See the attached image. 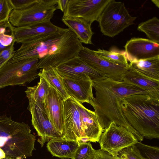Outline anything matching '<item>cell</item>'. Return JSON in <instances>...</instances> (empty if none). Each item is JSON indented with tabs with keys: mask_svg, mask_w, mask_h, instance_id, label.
Wrapping results in <instances>:
<instances>
[{
	"mask_svg": "<svg viewBox=\"0 0 159 159\" xmlns=\"http://www.w3.org/2000/svg\"><path fill=\"white\" fill-rule=\"evenodd\" d=\"M83 46L68 28L39 37L22 43L10 60L39 59L38 69L56 68L62 63L78 57Z\"/></svg>",
	"mask_w": 159,
	"mask_h": 159,
	"instance_id": "1",
	"label": "cell"
},
{
	"mask_svg": "<svg viewBox=\"0 0 159 159\" xmlns=\"http://www.w3.org/2000/svg\"><path fill=\"white\" fill-rule=\"evenodd\" d=\"M95 97L91 105L104 130L111 122L123 126L131 132L139 141L143 138L135 130L125 119L119 99L131 95L148 93L138 86L124 81H116L104 77L92 81Z\"/></svg>",
	"mask_w": 159,
	"mask_h": 159,
	"instance_id": "2",
	"label": "cell"
},
{
	"mask_svg": "<svg viewBox=\"0 0 159 159\" xmlns=\"http://www.w3.org/2000/svg\"><path fill=\"white\" fill-rule=\"evenodd\" d=\"M125 119L143 138L159 139V98L149 93L119 99Z\"/></svg>",
	"mask_w": 159,
	"mask_h": 159,
	"instance_id": "3",
	"label": "cell"
},
{
	"mask_svg": "<svg viewBox=\"0 0 159 159\" xmlns=\"http://www.w3.org/2000/svg\"><path fill=\"white\" fill-rule=\"evenodd\" d=\"M65 135L63 138L78 142H98L104 131L95 111L70 97L63 101Z\"/></svg>",
	"mask_w": 159,
	"mask_h": 159,
	"instance_id": "4",
	"label": "cell"
},
{
	"mask_svg": "<svg viewBox=\"0 0 159 159\" xmlns=\"http://www.w3.org/2000/svg\"><path fill=\"white\" fill-rule=\"evenodd\" d=\"M35 140L28 124L5 115L0 116V149L6 157L23 159L31 157Z\"/></svg>",
	"mask_w": 159,
	"mask_h": 159,
	"instance_id": "5",
	"label": "cell"
},
{
	"mask_svg": "<svg viewBox=\"0 0 159 159\" xmlns=\"http://www.w3.org/2000/svg\"><path fill=\"white\" fill-rule=\"evenodd\" d=\"M136 18L130 14L123 2L111 0L97 21L104 35L113 37L134 24Z\"/></svg>",
	"mask_w": 159,
	"mask_h": 159,
	"instance_id": "6",
	"label": "cell"
},
{
	"mask_svg": "<svg viewBox=\"0 0 159 159\" xmlns=\"http://www.w3.org/2000/svg\"><path fill=\"white\" fill-rule=\"evenodd\" d=\"M38 61L39 59L35 58L16 61L10 59L0 68V89L23 85L39 77Z\"/></svg>",
	"mask_w": 159,
	"mask_h": 159,
	"instance_id": "7",
	"label": "cell"
},
{
	"mask_svg": "<svg viewBox=\"0 0 159 159\" xmlns=\"http://www.w3.org/2000/svg\"><path fill=\"white\" fill-rule=\"evenodd\" d=\"M57 0H35L22 10H13L9 22L14 27H20L50 21L57 10Z\"/></svg>",
	"mask_w": 159,
	"mask_h": 159,
	"instance_id": "8",
	"label": "cell"
},
{
	"mask_svg": "<svg viewBox=\"0 0 159 159\" xmlns=\"http://www.w3.org/2000/svg\"><path fill=\"white\" fill-rule=\"evenodd\" d=\"M139 141L125 127L111 122L102 133L98 142L100 149L117 157L122 149L134 145Z\"/></svg>",
	"mask_w": 159,
	"mask_h": 159,
	"instance_id": "9",
	"label": "cell"
},
{
	"mask_svg": "<svg viewBox=\"0 0 159 159\" xmlns=\"http://www.w3.org/2000/svg\"><path fill=\"white\" fill-rule=\"evenodd\" d=\"M29 101L28 109L31 114L32 124L39 136L38 141L41 147L52 139L63 138L50 121L43 104Z\"/></svg>",
	"mask_w": 159,
	"mask_h": 159,
	"instance_id": "10",
	"label": "cell"
},
{
	"mask_svg": "<svg viewBox=\"0 0 159 159\" xmlns=\"http://www.w3.org/2000/svg\"><path fill=\"white\" fill-rule=\"evenodd\" d=\"M78 57L105 77L113 80L122 81L124 74L129 69V65H120L111 62L99 56L95 50L84 46Z\"/></svg>",
	"mask_w": 159,
	"mask_h": 159,
	"instance_id": "11",
	"label": "cell"
},
{
	"mask_svg": "<svg viewBox=\"0 0 159 159\" xmlns=\"http://www.w3.org/2000/svg\"><path fill=\"white\" fill-rule=\"evenodd\" d=\"M111 0H68L63 16L81 18L93 23L97 21Z\"/></svg>",
	"mask_w": 159,
	"mask_h": 159,
	"instance_id": "12",
	"label": "cell"
},
{
	"mask_svg": "<svg viewBox=\"0 0 159 159\" xmlns=\"http://www.w3.org/2000/svg\"><path fill=\"white\" fill-rule=\"evenodd\" d=\"M55 68L61 77L92 81L105 77L78 57L61 63Z\"/></svg>",
	"mask_w": 159,
	"mask_h": 159,
	"instance_id": "13",
	"label": "cell"
},
{
	"mask_svg": "<svg viewBox=\"0 0 159 159\" xmlns=\"http://www.w3.org/2000/svg\"><path fill=\"white\" fill-rule=\"evenodd\" d=\"M63 101L58 93L49 85L43 107L50 121L63 138L65 135Z\"/></svg>",
	"mask_w": 159,
	"mask_h": 159,
	"instance_id": "14",
	"label": "cell"
},
{
	"mask_svg": "<svg viewBox=\"0 0 159 159\" xmlns=\"http://www.w3.org/2000/svg\"><path fill=\"white\" fill-rule=\"evenodd\" d=\"M124 47L129 62L159 56V44L148 39L133 38L127 41Z\"/></svg>",
	"mask_w": 159,
	"mask_h": 159,
	"instance_id": "15",
	"label": "cell"
},
{
	"mask_svg": "<svg viewBox=\"0 0 159 159\" xmlns=\"http://www.w3.org/2000/svg\"><path fill=\"white\" fill-rule=\"evenodd\" d=\"M9 28L15 42L21 43L41 36L60 31L63 28L54 25L51 21L17 27L13 26L10 23Z\"/></svg>",
	"mask_w": 159,
	"mask_h": 159,
	"instance_id": "16",
	"label": "cell"
},
{
	"mask_svg": "<svg viewBox=\"0 0 159 159\" xmlns=\"http://www.w3.org/2000/svg\"><path fill=\"white\" fill-rule=\"evenodd\" d=\"M66 90L68 95L82 104L90 105L94 98L92 80H79L62 77Z\"/></svg>",
	"mask_w": 159,
	"mask_h": 159,
	"instance_id": "17",
	"label": "cell"
},
{
	"mask_svg": "<svg viewBox=\"0 0 159 159\" xmlns=\"http://www.w3.org/2000/svg\"><path fill=\"white\" fill-rule=\"evenodd\" d=\"M61 20L75 34L81 43L93 44L92 41L93 34L91 27L92 23L75 17L62 16Z\"/></svg>",
	"mask_w": 159,
	"mask_h": 159,
	"instance_id": "18",
	"label": "cell"
},
{
	"mask_svg": "<svg viewBox=\"0 0 159 159\" xmlns=\"http://www.w3.org/2000/svg\"><path fill=\"white\" fill-rule=\"evenodd\" d=\"M122 81L136 85L159 98V81L150 79L132 68H129L124 74Z\"/></svg>",
	"mask_w": 159,
	"mask_h": 159,
	"instance_id": "19",
	"label": "cell"
},
{
	"mask_svg": "<svg viewBox=\"0 0 159 159\" xmlns=\"http://www.w3.org/2000/svg\"><path fill=\"white\" fill-rule=\"evenodd\" d=\"M79 145L76 141H69L60 138L50 140L47 147L53 156L62 159L71 158Z\"/></svg>",
	"mask_w": 159,
	"mask_h": 159,
	"instance_id": "20",
	"label": "cell"
},
{
	"mask_svg": "<svg viewBox=\"0 0 159 159\" xmlns=\"http://www.w3.org/2000/svg\"><path fill=\"white\" fill-rule=\"evenodd\" d=\"M129 66L150 79L159 81V56L134 60L129 62Z\"/></svg>",
	"mask_w": 159,
	"mask_h": 159,
	"instance_id": "21",
	"label": "cell"
},
{
	"mask_svg": "<svg viewBox=\"0 0 159 159\" xmlns=\"http://www.w3.org/2000/svg\"><path fill=\"white\" fill-rule=\"evenodd\" d=\"M39 75L43 77L49 84L58 93L64 100L70 97L66 90L62 77L55 68L49 66L41 69L38 73Z\"/></svg>",
	"mask_w": 159,
	"mask_h": 159,
	"instance_id": "22",
	"label": "cell"
},
{
	"mask_svg": "<svg viewBox=\"0 0 159 159\" xmlns=\"http://www.w3.org/2000/svg\"><path fill=\"white\" fill-rule=\"evenodd\" d=\"M39 76L40 80L37 84L28 87L25 92L28 100L43 104L49 89V85L43 77L40 75Z\"/></svg>",
	"mask_w": 159,
	"mask_h": 159,
	"instance_id": "23",
	"label": "cell"
},
{
	"mask_svg": "<svg viewBox=\"0 0 159 159\" xmlns=\"http://www.w3.org/2000/svg\"><path fill=\"white\" fill-rule=\"evenodd\" d=\"M137 30L145 33L149 40L159 44V20L154 17L139 24Z\"/></svg>",
	"mask_w": 159,
	"mask_h": 159,
	"instance_id": "24",
	"label": "cell"
},
{
	"mask_svg": "<svg viewBox=\"0 0 159 159\" xmlns=\"http://www.w3.org/2000/svg\"><path fill=\"white\" fill-rule=\"evenodd\" d=\"M95 52L100 57L114 63L123 66L129 65L125 51L98 49Z\"/></svg>",
	"mask_w": 159,
	"mask_h": 159,
	"instance_id": "25",
	"label": "cell"
},
{
	"mask_svg": "<svg viewBox=\"0 0 159 159\" xmlns=\"http://www.w3.org/2000/svg\"><path fill=\"white\" fill-rule=\"evenodd\" d=\"M95 150L90 142L81 143L75 151L71 159H92Z\"/></svg>",
	"mask_w": 159,
	"mask_h": 159,
	"instance_id": "26",
	"label": "cell"
},
{
	"mask_svg": "<svg viewBox=\"0 0 159 159\" xmlns=\"http://www.w3.org/2000/svg\"><path fill=\"white\" fill-rule=\"evenodd\" d=\"M141 155L145 159H159V148L139 141L135 144Z\"/></svg>",
	"mask_w": 159,
	"mask_h": 159,
	"instance_id": "27",
	"label": "cell"
},
{
	"mask_svg": "<svg viewBox=\"0 0 159 159\" xmlns=\"http://www.w3.org/2000/svg\"><path fill=\"white\" fill-rule=\"evenodd\" d=\"M9 23V21L0 23V52L9 47L14 40L11 34H6Z\"/></svg>",
	"mask_w": 159,
	"mask_h": 159,
	"instance_id": "28",
	"label": "cell"
},
{
	"mask_svg": "<svg viewBox=\"0 0 159 159\" xmlns=\"http://www.w3.org/2000/svg\"><path fill=\"white\" fill-rule=\"evenodd\" d=\"M119 159H145L140 154L135 145L123 149L119 153Z\"/></svg>",
	"mask_w": 159,
	"mask_h": 159,
	"instance_id": "29",
	"label": "cell"
},
{
	"mask_svg": "<svg viewBox=\"0 0 159 159\" xmlns=\"http://www.w3.org/2000/svg\"><path fill=\"white\" fill-rule=\"evenodd\" d=\"M13 10L9 0H0V23L8 21Z\"/></svg>",
	"mask_w": 159,
	"mask_h": 159,
	"instance_id": "30",
	"label": "cell"
},
{
	"mask_svg": "<svg viewBox=\"0 0 159 159\" xmlns=\"http://www.w3.org/2000/svg\"><path fill=\"white\" fill-rule=\"evenodd\" d=\"M15 43V41L14 40L9 47L0 52V68L12 57L15 51L14 45Z\"/></svg>",
	"mask_w": 159,
	"mask_h": 159,
	"instance_id": "31",
	"label": "cell"
},
{
	"mask_svg": "<svg viewBox=\"0 0 159 159\" xmlns=\"http://www.w3.org/2000/svg\"><path fill=\"white\" fill-rule=\"evenodd\" d=\"M35 0H9L13 9L22 10L33 3Z\"/></svg>",
	"mask_w": 159,
	"mask_h": 159,
	"instance_id": "32",
	"label": "cell"
},
{
	"mask_svg": "<svg viewBox=\"0 0 159 159\" xmlns=\"http://www.w3.org/2000/svg\"><path fill=\"white\" fill-rule=\"evenodd\" d=\"M92 159H119L118 157H113L107 152L100 149L95 150Z\"/></svg>",
	"mask_w": 159,
	"mask_h": 159,
	"instance_id": "33",
	"label": "cell"
},
{
	"mask_svg": "<svg viewBox=\"0 0 159 159\" xmlns=\"http://www.w3.org/2000/svg\"><path fill=\"white\" fill-rule=\"evenodd\" d=\"M57 10H60L63 13L66 8L68 0H57Z\"/></svg>",
	"mask_w": 159,
	"mask_h": 159,
	"instance_id": "34",
	"label": "cell"
},
{
	"mask_svg": "<svg viewBox=\"0 0 159 159\" xmlns=\"http://www.w3.org/2000/svg\"><path fill=\"white\" fill-rule=\"evenodd\" d=\"M6 156L4 152L0 149V158H6Z\"/></svg>",
	"mask_w": 159,
	"mask_h": 159,
	"instance_id": "35",
	"label": "cell"
},
{
	"mask_svg": "<svg viewBox=\"0 0 159 159\" xmlns=\"http://www.w3.org/2000/svg\"><path fill=\"white\" fill-rule=\"evenodd\" d=\"M152 2L158 8L159 7V0H152Z\"/></svg>",
	"mask_w": 159,
	"mask_h": 159,
	"instance_id": "36",
	"label": "cell"
},
{
	"mask_svg": "<svg viewBox=\"0 0 159 159\" xmlns=\"http://www.w3.org/2000/svg\"><path fill=\"white\" fill-rule=\"evenodd\" d=\"M0 159H11L7 157H6V158H0Z\"/></svg>",
	"mask_w": 159,
	"mask_h": 159,
	"instance_id": "37",
	"label": "cell"
}]
</instances>
